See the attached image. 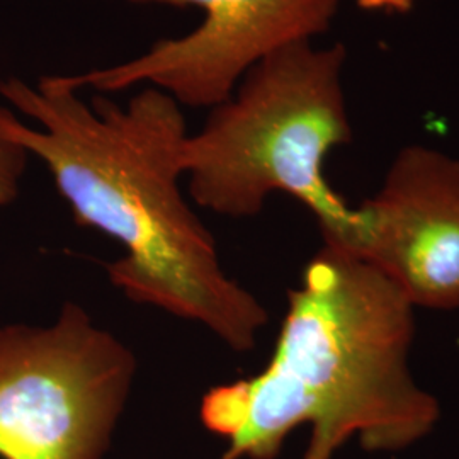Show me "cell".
I'll use <instances>...</instances> for the list:
<instances>
[{
  "instance_id": "6da1fadb",
  "label": "cell",
  "mask_w": 459,
  "mask_h": 459,
  "mask_svg": "<svg viewBox=\"0 0 459 459\" xmlns=\"http://www.w3.org/2000/svg\"><path fill=\"white\" fill-rule=\"evenodd\" d=\"M79 92L64 75L0 81V96L39 125L0 106V134L47 165L77 225L125 248L106 269L128 299L199 324L237 352L254 349L269 316L225 274L212 231L182 196L178 100L150 85L126 106Z\"/></svg>"
},
{
  "instance_id": "7a4b0ae2",
  "label": "cell",
  "mask_w": 459,
  "mask_h": 459,
  "mask_svg": "<svg viewBox=\"0 0 459 459\" xmlns=\"http://www.w3.org/2000/svg\"><path fill=\"white\" fill-rule=\"evenodd\" d=\"M413 332V307L388 279L324 244L288 293L267 366L204 394L201 422L229 439L221 459H274L301 426L303 459H333L351 439L368 453L405 451L441 419L411 377Z\"/></svg>"
},
{
  "instance_id": "3957f363",
  "label": "cell",
  "mask_w": 459,
  "mask_h": 459,
  "mask_svg": "<svg viewBox=\"0 0 459 459\" xmlns=\"http://www.w3.org/2000/svg\"><path fill=\"white\" fill-rule=\"evenodd\" d=\"M345 48L312 41L279 49L254 66L233 96L210 109L201 132L179 147L197 206L230 218L259 213L274 193L312 212L324 244L352 250L359 210L325 178L333 148L352 140L345 108Z\"/></svg>"
},
{
  "instance_id": "277c9868",
  "label": "cell",
  "mask_w": 459,
  "mask_h": 459,
  "mask_svg": "<svg viewBox=\"0 0 459 459\" xmlns=\"http://www.w3.org/2000/svg\"><path fill=\"white\" fill-rule=\"evenodd\" d=\"M136 359L68 301L48 327H0V458L102 459Z\"/></svg>"
},
{
  "instance_id": "5b68a950",
  "label": "cell",
  "mask_w": 459,
  "mask_h": 459,
  "mask_svg": "<svg viewBox=\"0 0 459 459\" xmlns=\"http://www.w3.org/2000/svg\"><path fill=\"white\" fill-rule=\"evenodd\" d=\"M197 7L195 31L165 38L119 65L64 75L75 91L113 94L140 83L160 89L179 106L213 109L229 100L247 74L295 43L325 33L342 0H128Z\"/></svg>"
},
{
  "instance_id": "8992f818",
  "label": "cell",
  "mask_w": 459,
  "mask_h": 459,
  "mask_svg": "<svg viewBox=\"0 0 459 459\" xmlns=\"http://www.w3.org/2000/svg\"><path fill=\"white\" fill-rule=\"evenodd\" d=\"M351 254L427 310L459 308V160L403 148L377 195L364 201Z\"/></svg>"
},
{
  "instance_id": "52a82bcc",
  "label": "cell",
  "mask_w": 459,
  "mask_h": 459,
  "mask_svg": "<svg viewBox=\"0 0 459 459\" xmlns=\"http://www.w3.org/2000/svg\"><path fill=\"white\" fill-rule=\"evenodd\" d=\"M30 153L0 134V206H7L21 193V182L28 167Z\"/></svg>"
},
{
  "instance_id": "ba28073f",
  "label": "cell",
  "mask_w": 459,
  "mask_h": 459,
  "mask_svg": "<svg viewBox=\"0 0 459 459\" xmlns=\"http://www.w3.org/2000/svg\"><path fill=\"white\" fill-rule=\"evenodd\" d=\"M364 11H385V13H411L415 0H356Z\"/></svg>"
}]
</instances>
